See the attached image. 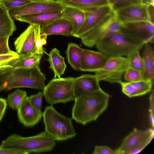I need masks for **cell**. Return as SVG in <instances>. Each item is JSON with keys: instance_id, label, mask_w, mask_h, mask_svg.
Instances as JSON below:
<instances>
[{"instance_id": "1", "label": "cell", "mask_w": 154, "mask_h": 154, "mask_svg": "<svg viewBox=\"0 0 154 154\" xmlns=\"http://www.w3.org/2000/svg\"><path fill=\"white\" fill-rule=\"evenodd\" d=\"M109 97V94L101 89L76 98L72 118L83 125L96 121L107 108Z\"/></svg>"}, {"instance_id": "2", "label": "cell", "mask_w": 154, "mask_h": 154, "mask_svg": "<svg viewBox=\"0 0 154 154\" xmlns=\"http://www.w3.org/2000/svg\"><path fill=\"white\" fill-rule=\"evenodd\" d=\"M45 81L39 66L29 69L9 68L0 72V92L19 88L43 90Z\"/></svg>"}, {"instance_id": "3", "label": "cell", "mask_w": 154, "mask_h": 154, "mask_svg": "<svg viewBox=\"0 0 154 154\" xmlns=\"http://www.w3.org/2000/svg\"><path fill=\"white\" fill-rule=\"evenodd\" d=\"M55 141L45 131L29 137L14 134L2 140L0 148L15 149L26 154L38 153L51 151L56 145Z\"/></svg>"}, {"instance_id": "4", "label": "cell", "mask_w": 154, "mask_h": 154, "mask_svg": "<svg viewBox=\"0 0 154 154\" xmlns=\"http://www.w3.org/2000/svg\"><path fill=\"white\" fill-rule=\"evenodd\" d=\"M42 117L45 131L55 140H66L76 136L72 118L60 114L52 105L45 107Z\"/></svg>"}, {"instance_id": "5", "label": "cell", "mask_w": 154, "mask_h": 154, "mask_svg": "<svg viewBox=\"0 0 154 154\" xmlns=\"http://www.w3.org/2000/svg\"><path fill=\"white\" fill-rule=\"evenodd\" d=\"M145 44L117 32L100 40L95 46L99 51L110 57L127 56L134 51H139Z\"/></svg>"}, {"instance_id": "6", "label": "cell", "mask_w": 154, "mask_h": 154, "mask_svg": "<svg viewBox=\"0 0 154 154\" xmlns=\"http://www.w3.org/2000/svg\"><path fill=\"white\" fill-rule=\"evenodd\" d=\"M75 78H54L45 85L43 94L46 102L52 105L75 100L73 90Z\"/></svg>"}, {"instance_id": "7", "label": "cell", "mask_w": 154, "mask_h": 154, "mask_svg": "<svg viewBox=\"0 0 154 154\" xmlns=\"http://www.w3.org/2000/svg\"><path fill=\"white\" fill-rule=\"evenodd\" d=\"M154 136V128L146 130L134 128L123 139L116 150L117 154H136L144 149L152 141Z\"/></svg>"}, {"instance_id": "8", "label": "cell", "mask_w": 154, "mask_h": 154, "mask_svg": "<svg viewBox=\"0 0 154 154\" xmlns=\"http://www.w3.org/2000/svg\"><path fill=\"white\" fill-rule=\"evenodd\" d=\"M120 25L121 24L116 20L114 12L112 10L98 25L80 38L85 45L92 47L105 37L119 32Z\"/></svg>"}, {"instance_id": "9", "label": "cell", "mask_w": 154, "mask_h": 154, "mask_svg": "<svg viewBox=\"0 0 154 154\" xmlns=\"http://www.w3.org/2000/svg\"><path fill=\"white\" fill-rule=\"evenodd\" d=\"M129 67L127 57H110L103 67L95 72V75L99 81L120 84L123 75Z\"/></svg>"}, {"instance_id": "10", "label": "cell", "mask_w": 154, "mask_h": 154, "mask_svg": "<svg viewBox=\"0 0 154 154\" xmlns=\"http://www.w3.org/2000/svg\"><path fill=\"white\" fill-rule=\"evenodd\" d=\"M119 32L145 44L154 42V23L139 21L121 24Z\"/></svg>"}, {"instance_id": "11", "label": "cell", "mask_w": 154, "mask_h": 154, "mask_svg": "<svg viewBox=\"0 0 154 154\" xmlns=\"http://www.w3.org/2000/svg\"><path fill=\"white\" fill-rule=\"evenodd\" d=\"M64 7V5L56 0H32L31 2L11 10L9 12L13 19L17 16L62 11Z\"/></svg>"}, {"instance_id": "12", "label": "cell", "mask_w": 154, "mask_h": 154, "mask_svg": "<svg viewBox=\"0 0 154 154\" xmlns=\"http://www.w3.org/2000/svg\"><path fill=\"white\" fill-rule=\"evenodd\" d=\"M112 10L109 5L83 10L85 19L82 25L74 35L80 38L100 23Z\"/></svg>"}, {"instance_id": "13", "label": "cell", "mask_w": 154, "mask_h": 154, "mask_svg": "<svg viewBox=\"0 0 154 154\" xmlns=\"http://www.w3.org/2000/svg\"><path fill=\"white\" fill-rule=\"evenodd\" d=\"M147 4H136L118 9L114 11L116 19L120 24L139 21L150 22Z\"/></svg>"}, {"instance_id": "14", "label": "cell", "mask_w": 154, "mask_h": 154, "mask_svg": "<svg viewBox=\"0 0 154 154\" xmlns=\"http://www.w3.org/2000/svg\"><path fill=\"white\" fill-rule=\"evenodd\" d=\"M41 34L39 26L30 25L15 41L14 45L16 52L19 55L38 52L36 40Z\"/></svg>"}, {"instance_id": "15", "label": "cell", "mask_w": 154, "mask_h": 154, "mask_svg": "<svg viewBox=\"0 0 154 154\" xmlns=\"http://www.w3.org/2000/svg\"><path fill=\"white\" fill-rule=\"evenodd\" d=\"M109 58L100 51L83 49L81 56L80 70L95 72L103 67Z\"/></svg>"}, {"instance_id": "16", "label": "cell", "mask_w": 154, "mask_h": 154, "mask_svg": "<svg viewBox=\"0 0 154 154\" xmlns=\"http://www.w3.org/2000/svg\"><path fill=\"white\" fill-rule=\"evenodd\" d=\"M19 122L26 127H32L41 120L43 112L36 110L32 105L27 96L17 109Z\"/></svg>"}, {"instance_id": "17", "label": "cell", "mask_w": 154, "mask_h": 154, "mask_svg": "<svg viewBox=\"0 0 154 154\" xmlns=\"http://www.w3.org/2000/svg\"><path fill=\"white\" fill-rule=\"evenodd\" d=\"M95 75L86 74L75 78L73 90L75 98L82 95L101 89Z\"/></svg>"}, {"instance_id": "18", "label": "cell", "mask_w": 154, "mask_h": 154, "mask_svg": "<svg viewBox=\"0 0 154 154\" xmlns=\"http://www.w3.org/2000/svg\"><path fill=\"white\" fill-rule=\"evenodd\" d=\"M63 17L62 11L17 16L14 17L13 19L26 22L30 25H39L42 27Z\"/></svg>"}, {"instance_id": "19", "label": "cell", "mask_w": 154, "mask_h": 154, "mask_svg": "<svg viewBox=\"0 0 154 154\" xmlns=\"http://www.w3.org/2000/svg\"><path fill=\"white\" fill-rule=\"evenodd\" d=\"M153 81L142 79L134 82H122L120 84L122 92L130 97L140 96L150 92Z\"/></svg>"}, {"instance_id": "20", "label": "cell", "mask_w": 154, "mask_h": 154, "mask_svg": "<svg viewBox=\"0 0 154 154\" xmlns=\"http://www.w3.org/2000/svg\"><path fill=\"white\" fill-rule=\"evenodd\" d=\"M41 33L47 35H59L73 36V26L69 20L63 17L56 19L47 26L41 27Z\"/></svg>"}, {"instance_id": "21", "label": "cell", "mask_w": 154, "mask_h": 154, "mask_svg": "<svg viewBox=\"0 0 154 154\" xmlns=\"http://www.w3.org/2000/svg\"><path fill=\"white\" fill-rule=\"evenodd\" d=\"M142 53L143 70L142 72L143 79L154 80V51L149 43L144 45Z\"/></svg>"}, {"instance_id": "22", "label": "cell", "mask_w": 154, "mask_h": 154, "mask_svg": "<svg viewBox=\"0 0 154 154\" xmlns=\"http://www.w3.org/2000/svg\"><path fill=\"white\" fill-rule=\"evenodd\" d=\"M43 53L36 52L30 54L19 55L14 62L12 68L29 69L39 66L40 61Z\"/></svg>"}, {"instance_id": "23", "label": "cell", "mask_w": 154, "mask_h": 154, "mask_svg": "<svg viewBox=\"0 0 154 154\" xmlns=\"http://www.w3.org/2000/svg\"><path fill=\"white\" fill-rule=\"evenodd\" d=\"M47 60L50 64V68L54 74V78L60 77L64 74L66 65L64 58L60 55L57 48H54L52 49L48 54Z\"/></svg>"}, {"instance_id": "24", "label": "cell", "mask_w": 154, "mask_h": 154, "mask_svg": "<svg viewBox=\"0 0 154 154\" xmlns=\"http://www.w3.org/2000/svg\"><path fill=\"white\" fill-rule=\"evenodd\" d=\"M16 29L14 20L3 5L0 7V37L12 35Z\"/></svg>"}, {"instance_id": "25", "label": "cell", "mask_w": 154, "mask_h": 154, "mask_svg": "<svg viewBox=\"0 0 154 154\" xmlns=\"http://www.w3.org/2000/svg\"><path fill=\"white\" fill-rule=\"evenodd\" d=\"M63 17L69 20L72 23L73 28L74 36L79 30L85 19V14L83 11L76 8L64 6L62 11Z\"/></svg>"}, {"instance_id": "26", "label": "cell", "mask_w": 154, "mask_h": 154, "mask_svg": "<svg viewBox=\"0 0 154 154\" xmlns=\"http://www.w3.org/2000/svg\"><path fill=\"white\" fill-rule=\"evenodd\" d=\"M56 0L64 6L74 7L83 11L103 6L109 5L107 0Z\"/></svg>"}, {"instance_id": "27", "label": "cell", "mask_w": 154, "mask_h": 154, "mask_svg": "<svg viewBox=\"0 0 154 154\" xmlns=\"http://www.w3.org/2000/svg\"><path fill=\"white\" fill-rule=\"evenodd\" d=\"M83 49V48L74 43H70L67 45L66 53L68 62L75 70H80Z\"/></svg>"}, {"instance_id": "28", "label": "cell", "mask_w": 154, "mask_h": 154, "mask_svg": "<svg viewBox=\"0 0 154 154\" xmlns=\"http://www.w3.org/2000/svg\"><path fill=\"white\" fill-rule=\"evenodd\" d=\"M27 96V93L25 91L17 89L8 94L6 100L11 109L16 110Z\"/></svg>"}, {"instance_id": "29", "label": "cell", "mask_w": 154, "mask_h": 154, "mask_svg": "<svg viewBox=\"0 0 154 154\" xmlns=\"http://www.w3.org/2000/svg\"><path fill=\"white\" fill-rule=\"evenodd\" d=\"M19 55L17 52L0 54V72L9 68H12L14 61L18 58Z\"/></svg>"}, {"instance_id": "30", "label": "cell", "mask_w": 154, "mask_h": 154, "mask_svg": "<svg viewBox=\"0 0 154 154\" xmlns=\"http://www.w3.org/2000/svg\"><path fill=\"white\" fill-rule=\"evenodd\" d=\"M127 57L129 62V67L138 70L142 73L143 65L139 51H134L130 54Z\"/></svg>"}, {"instance_id": "31", "label": "cell", "mask_w": 154, "mask_h": 154, "mask_svg": "<svg viewBox=\"0 0 154 154\" xmlns=\"http://www.w3.org/2000/svg\"><path fill=\"white\" fill-rule=\"evenodd\" d=\"M107 1L109 5L113 11L131 5L143 3L141 0H107Z\"/></svg>"}, {"instance_id": "32", "label": "cell", "mask_w": 154, "mask_h": 154, "mask_svg": "<svg viewBox=\"0 0 154 154\" xmlns=\"http://www.w3.org/2000/svg\"><path fill=\"white\" fill-rule=\"evenodd\" d=\"M124 79L128 82H134L143 79L142 73L140 71L129 67L124 73Z\"/></svg>"}, {"instance_id": "33", "label": "cell", "mask_w": 154, "mask_h": 154, "mask_svg": "<svg viewBox=\"0 0 154 154\" xmlns=\"http://www.w3.org/2000/svg\"><path fill=\"white\" fill-rule=\"evenodd\" d=\"M32 0H0V2L8 11L15 8L26 5Z\"/></svg>"}, {"instance_id": "34", "label": "cell", "mask_w": 154, "mask_h": 154, "mask_svg": "<svg viewBox=\"0 0 154 154\" xmlns=\"http://www.w3.org/2000/svg\"><path fill=\"white\" fill-rule=\"evenodd\" d=\"M43 95L42 92H39L36 94L32 95L28 97L29 100L32 105L40 112H42L41 109Z\"/></svg>"}, {"instance_id": "35", "label": "cell", "mask_w": 154, "mask_h": 154, "mask_svg": "<svg viewBox=\"0 0 154 154\" xmlns=\"http://www.w3.org/2000/svg\"><path fill=\"white\" fill-rule=\"evenodd\" d=\"M47 35L45 34H41L36 40L35 45L38 52L44 54L46 52L44 51L43 46L46 44Z\"/></svg>"}, {"instance_id": "36", "label": "cell", "mask_w": 154, "mask_h": 154, "mask_svg": "<svg viewBox=\"0 0 154 154\" xmlns=\"http://www.w3.org/2000/svg\"><path fill=\"white\" fill-rule=\"evenodd\" d=\"M94 154H117L116 149L114 150L107 146H96L93 152Z\"/></svg>"}, {"instance_id": "37", "label": "cell", "mask_w": 154, "mask_h": 154, "mask_svg": "<svg viewBox=\"0 0 154 154\" xmlns=\"http://www.w3.org/2000/svg\"><path fill=\"white\" fill-rule=\"evenodd\" d=\"M10 37H0V54L9 53L12 51L8 45Z\"/></svg>"}, {"instance_id": "38", "label": "cell", "mask_w": 154, "mask_h": 154, "mask_svg": "<svg viewBox=\"0 0 154 154\" xmlns=\"http://www.w3.org/2000/svg\"><path fill=\"white\" fill-rule=\"evenodd\" d=\"M154 90L153 89L149 97L150 109H149V112L150 123L152 128H154Z\"/></svg>"}, {"instance_id": "39", "label": "cell", "mask_w": 154, "mask_h": 154, "mask_svg": "<svg viewBox=\"0 0 154 154\" xmlns=\"http://www.w3.org/2000/svg\"><path fill=\"white\" fill-rule=\"evenodd\" d=\"M0 154H26L24 151L12 148H0Z\"/></svg>"}, {"instance_id": "40", "label": "cell", "mask_w": 154, "mask_h": 154, "mask_svg": "<svg viewBox=\"0 0 154 154\" xmlns=\"http://www.w3.org/2000/svg\"><path fill=\"white\" fill-rule=\"evenodd\" d=\"M7 105L6 100L0 97V122L3 117Z\"/></svg>"}, {"instance_id": "41", "label": "cell", "mask_w": 154, "mask_h": 154, "mask_svg": "<svg viewBox=\"0 0 154 154\" xmlns=\"http://www.w3.org/2000/svg\"><path fill=\"white\" fill-rule=\"evenodd\" d=\"M147 9L150 21L154 23V5L148 4Z\"/></svg>"}, {"instance_id": "42", "label": "cell", "mask_w": 154, "mask_h": 154, "mask_svg": "<svg viewBox=\"0 0 154 154\" xmlns=\"http://www.w3.org/2000/svg\"><path fill=\"white\" fill-rule=\"evenodd\" d=\"M143 3L145 4L154 5V0H141Z\"/></svg>"}, {"instance_id": "43", "label": "cell", "mask_w": 154, "mask_h": 154, "mask_svg": "<svg viewBox=\"0 0 154 154\" xmlns=\"http://www.w3.org/2000/svg\"><path fill=\"white\" fill-rule=\"evenodd\" d=\"M2 5L3 4L2 3H1L0 2V7L2 6Z\"/></svg>"}]
</instances>
